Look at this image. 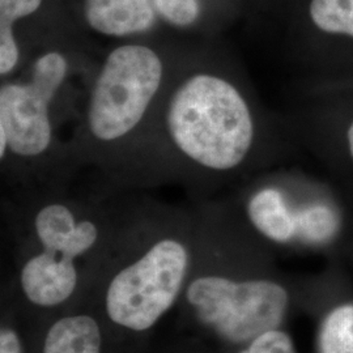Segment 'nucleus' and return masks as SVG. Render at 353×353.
Returning a JSON list of instances; mask_svg holds the SVG:
<instances>
[{"label":"nucleus","instance_id":"10","mask_svg":"<svg viewBox=\"0 0 353 353\" xmlns=\"http://www.w3.org/2000/svg\"><path fill=\"white\" fill-rule=\"evenodd\" d=\"M101 332L88 316H65L51 326L43 353H100Z\"/></svg>","mask_w":353,"mask_h":353},{"label":"nucleus","instance_id":"16","mask_svg":"<svg viewBox=\"0 0 353 353\" xmlns=\"http://www.w3.org/2000/svg\"><path fill=\"white\" fill-rule=\"evenodd\" d=\"M21 347L17 335L11 330H1L0 353H20Z\"/></svg>","mask_w":353,"mask_h":353},{"label":"nucleus","instance_id":"6","mask_svg":"<svg viewBox=\"0 0 353 353\" xmlns=\"http://www.w3.org/2000/svg\"><path fill=\"white\" fill-rule=\"evenodd\" d=\"M77 30L117 42L163 37L152 0H62Z\"/></svg>","mask_w":353,"mask_h":353},{"label":"nucleus","instance_id":"17","mask_svg":"<svg viewBox=\"0 0 353 353\" xmlns=\"http://www.w3.org/2000/svg\"><path fill=\"white\" fill-rule=\"evenodd\" d=\"M348 147H350V153L353 159V123L348 130Z\"/></svg>","mask_w":353,"mask_h":353},{"label":"nucleus","instance_id":"15","mask_svg":"<svg viewBox=\"0 0 353 353\" xmlns=\"http://www.w3.org/2000/svg\"><path fill=\"white\" fill-rule=\"evenodd\" d=\"M241 353H296L290 336L279 330H271L254 339Z\"/></svg>","mask_w":353,"mask_h":353},{"label":"nucleus","instance_id":"2","mask_svg":"<svg viewBox=\"0 0 353 353\" xmlns=\"http://www.w3.org/2000/svg\"><path fill=\"white\" fill-rule=\"evenodd\" d=\"M185 43L117 42L100 57L72 139L76 169L145 178L156 121Z\"/></svg>","mask_w":353,"mask_h":353},{"label":"nucleus","instance_id":"11","mask_svg":"<svg viewBox=\"0 0 353 353\" xmlns=\"http://www.w3.org/2000/svg\"><path fill=\"white\" fill-rule=\"evenodd\" d=\"M164 30L173 33L202 36L210 26V0H152Z\"/></svg>","mask_w":353,"mask_h":353},{"label":"nucleus","instance_id":"4","mask_svg":"<svg viewBox=\"0 0 353 353\" xmlns=\"http://www.w3.org/2000/svg\"><path fill=\"white\" fill-rule=\"evenodd\" d=\"M189 265L186 245L173 236L154 241L138 261L117 274L106 310L119 326L144 331L174 303Z\"/></svg>","mask_w":353,"mask_h":353},{"label":"nucleus","instance_id":"12","mask_svg":"<svg viewBox=\"0 0 353 353\" xmlns=\"http://www.w3.org/2000/svg\"><path fill=\"white\" fill-rule=\"evenodd\" d=\"M296 239L307 243H325L339 229V217L330 207L316 204L294 211Z\"/></svg>","mask_w":353,"mask_h":353},{"label":"nucleus","instance_id":"5","mask_svg":"<svg viewBox=\"0 0 353 353\" xmlns=\"http://www.w3.org/2000/svg\"><path fill=\"white\" fill-rule=\"evenodd\" d=\"M188 300L205 325L227 341L242 343L276 330L285 313L288 294L271 281L234 283L204 276L190 284Z\"/></svg>","mask_w":353,"mask_h":353},{"label":"nucleus","instance_id":"14","mask_svg":"<svg viewBox=\"0 0 353 353\" xmlns=\"http://www.w3.org/2000/svg\"><path fill=\"white\" fill-rule=\"evenodd\" d=\"M309 11L318 29L353 37V0H312Z\"/></svg>","mask_w":353,"mask_h":353},{"label":"nucleus","instance_id":"1","mask_svg":"<svg viewBox=\"0 0 353 353\" xmlns=\"http://www.w3.org/2000/svg\"><path fill=\"white\" fill-rule=\"evenodd\" d=\"M256 139L252 108L205 42L183 45L161 102L145 178H205L246 163Z\"/></svg>","mask_w":353,"mask_h":353},{"label":"nucleus","instance_id":"8","mask_svg":"<svg viewBox=\"0 0 353 353\" xmlns=\"http://www.w3.org/2000/svg\"><path fill=\"white\" fill-rule=\"evenodd\" d=\"M50 0H0V77L16 75L26 64L21 41L26 26H34L33 52L45 48L37 19L45 14ZM30 58V57H29Z\"/></svg>","mask_w":353,"mask_h":353},{"label":"nucleus","instance_id":"7","mask_svg":"<svg viewBox=\"0 0 353 353\" xmlns=\"http://www.w3.org/2000/svg\"><path fill=\"white\" fill-rule=\"evenodd\" d=\"M75 255L61 248L42 246V252L26 262L21 284L26 297L39 306L65 301L75 290Z\"/></svg>","mask_w":353,"mask_h":353},{"label":"nucleus","instance_id":"9","mask_svg":"<svg viewBox=\"0 0 353 353\" xmlns=\"http://www.w3.org/2000/svg\"><path fill=\"white\" fill-rule=\"evenodd\" d=\"M248 216L268 240L285 243L296 239L294 211L276 188L258 190L248 203Z\"/></svg>","mask_w":353,"mask_h":353},{"label":"nucleus","instance_id":"13","mask_svg":"<svg viewBox=\"0 0 353 353\" xmlns=\"http://www.w3.org/2000/svg\"><path fill=\"white\" fill-rule=\"evenodd\" d=\"M319 353H353V305L328 314L319 331Z\"/></svg>","mask_w":353,"mask_h":353},{"label":"nucleus","instance_id":"3","mask_svg":"<svg viewBox=\"0 0 353 353\" xmlns=\"http://www.w3.org/2000/svg\"><path fill=\"white\" fill-rule=\"evenodd\" d=\"M99 59L81 38L67 39L36 51L16 75L1 80L3 173L58 178L76 169L64 127L76 131Z\"/></svg>","mask_w":353,"mask_h":353}]
</instances>
